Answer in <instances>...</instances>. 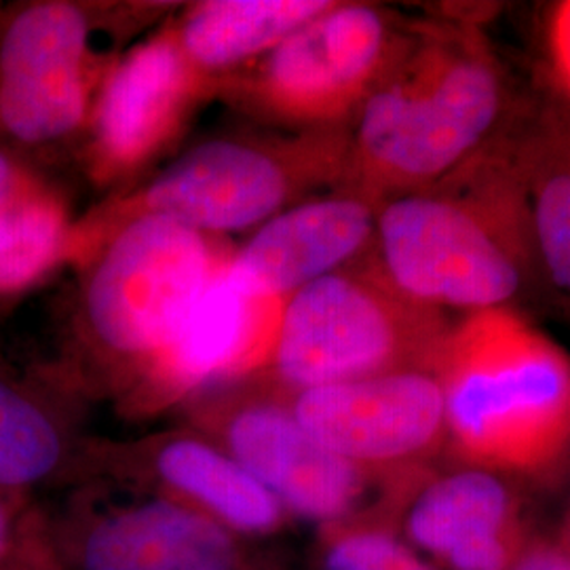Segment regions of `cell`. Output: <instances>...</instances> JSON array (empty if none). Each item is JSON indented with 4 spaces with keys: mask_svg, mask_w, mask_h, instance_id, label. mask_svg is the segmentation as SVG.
<instances>
[{
    "mask_svg": "<svg viewBox=\"0 0 570 570\" xmlns=\"http://www.w3.org/2000/svg\"><path fill=\"white\" fill-rule=\"evenodd\" d=\"M212 94L216 85L186 61L171 26L131 47L106 72L85 127L91 180L110 186L140 174Z\"/></svg>",
    "mask_w": 570,
    "mask_h": 570,
    "instance_id": "cell-11",
    "label": "cell"
},
{
    "mask_svg": "<svg viewBox=\"0 0 570 570\" xmlns=\"http://www.w3.org/2000/svg\"><path fill=\"white\" fill-rule=\"evenodd\" d=\"M298 423L360 468L389 473L428 456L446 435L435 370H395L287 395Z\"/></svg>",
    "mask_w": 570,
    "mask_h": 570,
    "instance_id": "cell-12",
    "label": "cell"
},
{
    "mask_svg": "<svg viewBox=\"0 0 570 570\" xmlns=\"http://www.w3.org/2000/svg\"><path fill=\"white\" fill-rule=\"evenodd\" d=\"M511 494L487 468L431 480L404 511L406 539L452 570H508Z\"/></svg>",
    "mask_w": 570,
    "mask_h": 570,
    "instance_id": "cell-16",
    "label": "cell"
},
{
    "mask_svg": "<svg viewBox=\"0 0 570 570\" xmlns=\"http://www.w3.org/2000/svg\"><path fill=\"white\" fill-rule=\"evenodd\" d=\"M233 254L214 235L146 216L85 258L79 324L85 343L127 393L164 353Z\"/></svg>",
    "mask_w": 570,
    "mask_h": 570,
    "instance_id": "cell-6",
    "label": "cell"
},
{
    "mask_svg": "<svg viewBox=\"0 0 570 570\" xmlns=\"http://www.w3.org/2000/svg\"><path fill=\"white\" fill-rule=\"evenodd\" d=\"M510 570H570V558L553 548H539L530 551Z\"/></svg>",
    "mask_w": 570,
    "mask_h": 570,
    "instance_id": "cell-26",
    "label": "cell"
},
{
    "mask_svg": "<svg viewBox=\"0 0 570 570\" xmlns=\"http://www.w3.org/2000/svg\"><path fill=\"white\" fill-rule=\"evenodd\" d=\"M94 9L68 0L26 4L0 32V134L21 146L82 131L100 91Z\"/></svg>",
    "mask_w": 570,
    "mask_h": 570,
    "instance_id": "cell-10",
    "label": "cell"
},
{
    "mask_svg": "<svg viewBox=\"0 0 570 570\" xmlns=\"http://www.w3.org/2000/svg\"><path fill=\"white\" fill-rule=\"evenodd\" d=\"M446 433L482 468L537 469L570 442V360L511 306L468 313L435 367Z\"/></svg>",
    "mask_w": 570,
    "mask_h": 570,
    "instance_id": "cell-3",
    "label": "cell"
},
{
    "mask_svg": "<svg viewBox=\"0 0 570 570\" xmlns=\"http://www.w3.org/2000/svg\"><path fill=\"white\" fill-rule=\"evenodd\" d=\"M42 513L26 497L0 490V570H9L41 527Z\"/></svg>",
    "mask_w": 570,
    "mask_h": 570,
    "instance_id": "cell-22",
    "label": "cell"
},
{
    "mask_svg": "<svg viewBox=\"0 0 570 570\" xmlns=\"http://www.w3.org/2000/svg\"><path fill=\"white\" fill-rule=\"evenodd\" d=\"M508 136L539 275L570 301V112Z\"/></svg>",
    "mask_w": 570,
    "mask_h": 570,
    "instance_id": "cell-18",
    "label": "cell"
},
{
    "mask_svg": "<svg viewBox=\"0 0 570 570\" xmlns=\"http://www.w3.org/2000/svg\"><path fill=\"white\" fill-rule=\"evenodd\" d=\"M508 104L503 70L480 32L419 28L348 127L341 188L383 204L440 183L503 131Z\"/></svg>",
    "mask_w": 570,
    "mask_h": 570,
    "instance_id": "cell-2",
    "label": "cell"
},
{
    "mask_svg": "<svg viewBox=\"0 0 570 570\" xmlns=\"http://www.w3.org/2000/svg\"><path fill=\"white\" fill-rule=\"evenodd\" d=\"M379 207L346 188L292 205L261 226L226 268L249 296L285 303L301 287L374 252Z\"/></svg>",
    "mask_w": 570,
    "mask_h": 570,
    "instance_id": "cell-15",
    "label": "cell"
},
{
    "mask_svg": "<svg viewBox=\"0 0 570 570\" xmlns=\"http://www.w3.org/2000/svg\"><path fill=\"white\" fill-rule=\"evenodd\" d=\"M449 320L395 289L374 252L294 292L265 364L247 379L296 395L395 370H435Z\"/></svg>",
    "mask_w": 570,
    "mask_h": 570,
    "instance_id": "cell-5",
    "label": "cell"
},
{
    "mask_svg": "<svg viewBox=\"0 0 570 570\" xmlns=\"http://www.w3.org/2000/svg\"><path fill=\"white\" fill-rule=\"evenodd\" d=\"M9 570H60L56 556L51 550V541L47 530L35 534V539L28 543L26 551L21 553L20 560Z\"/></svg>",
    "mask_w": 570,
    "mask_h": 570,
    "instance_id": "cell-25",
    "label": "cell"
},
{
    "mask_svg": "<svg viewBox=\"0 0 570 570\" xmlns=\"http://www.w3.org/2000/svg\"><path fill=\"white\" fill-rule=\"evenodd\" d=\"M85 490L47 520L60 570H256L245 541L202 511L134 484Z\"/></svg>",
    "mask_w": 570,
    "mask_h": 570,
    "instance_id": "cell-9",
    "label": "cell"
},
{
    "mask_svg": "<svg viewBox=\"0 0 570 570\" xmlns=\"http://www.w3.org/2000/svg\"><path fill=\"white\" fill-rule=\"evenodd\" d=\"M332 4L334 0H209L190 7L171 30L186 61L218 89V82L265 58Z\"/></svg>",
    "mask_w": 570,
    "mask_h": 570,
    "instance_id": "cell-17",
    "label": "cell"
},
{
    "mask_svg": "<svg viewBox=\"0 0 570 570\" xmlns=\"http://www.w3.org/2000/svg\"><path fill=\"white\" fill-rule=\"evenodd\" d=\"M374 261L395 289L440 311L505 308L541 279L510 136L440 183L385 199Z\"/></svg>",
    "mask_w": 570,
    "mask_h": 570,
    "instance_id": "cell-1",
    "label": "cell"
},
{
    "mask_svg": "<svg viewBox=\"0 0 570 570\" xmlns=\"http://www.w3.org/2000/svg\"><path fill=\"white\" fill-rule=\"evenodd\" d=\"M416 32L367 2H334L265 58L218 82L247 112L301 131L348 127Z\"/></svg>",
    "mask_w": 570,
    "mask_h": 570,
    "instance_id": "cell-7",
    "label": "cell"
},
{
    "mask_svg": "<svg viewBox=\"0 0 570 570\" xmlns=\"http://www.w3.org/2000/svg\"><path fill=\"white\" fill-rule=\"evenodd\" d=\"M320 570H433L397 534L379 527H330Z\"/></svg>",
    "mask_w": 570,
    "mask_h": 570,
    "instance_id": "cell-21",
    "label": "cell"
},
{
    "mask_svg": "<svg viewBox=\"0 0 570 570\" xmlns=\"http://www.w3.org/2000/svg\"><path fill=\"white\" fill-rule=\"evenodd\" d=\"M548 53L553 81L570 102V0L556 2L550 11Z\"/></svg>",
    "mask_w": 570,
    "mask_h": 570,
    "instance_id": "cell-23",
    "label": "cell"
},
{
    "mask_svg": "<svg viewBox=\"0 0 570 570\" xmlns=\"http://www.w3.org/2000/svg\"><path fill=\"white\" fill-rule=\"evenodd\" d=\"M247 381L199 400L193 406L195 428L247 469L292 518L341 524L383 473L320 444L294 416L287 395Z\"/></svg>",
    "mask_w": 570,
    "mask_h": 570,
    "instance_id": "cell-8",
    "label": "cell"
},
{
    "mask_svg": "<svg viewBox=\"0 0 570 570\" xmlns=\"http://www.w3.org/2000/svg\"><path fill=\"white\" fill-rule=\"evenodd\" d=\"M346 157L348 127L199 144L153 180L91 209L72 230L70 263H81L110 233L146 216L214 237L263 226L311 193L341 188Z\"/></svg>",
    "mask_w": 570,
    "mask_h": 570,
    "instance_id": "cell-4",
    "label": "cell"
},
{
    "mask_svg": "<svg viewBox=\"0 0 570 570\" xmlns=\"http://www.w3.org/2000/svg\"><path fill=\"white\" fill-rule=\"evenodd\" d=\"M228 263V261H226ZM220 266L180 332L127 393L136 410H157L214 385L247 379L268 357L284 303L249 296Z\"/></svg>",
    "mask_w": 570,
    "mask_h": 570,
    "instance_id": "cell-14",
    "label": "cell"
},
{
    "mask_svg": "<svg viewBox=\"0 0 570 570\" xmlns=\"http://www.w3.org/2000/svg\"><path fill=\"white\" fill-rule=\"evenodd\" d=\"M72 230L60 197L45 186L0 207V296L20 294L70 263Z\"/></svg>",
    "mask_w": 570,
    "mask_h": 570,
    "instance_id": "cell-20",
    "label": "cell"
},
{
    "mask_svg": "<svg viewBox=\"0 0 570 570\" xmlns=\"http://www.w3.org/2000/svg\"><path fill=\"white\" fill-rule=\"evenodd\" d=\"M96 468L117 482L165 494L202 511L242 539H263L287 527L282 503L225 449L202 431L180 429L96 450Z\"/></svg>",
    "mask_w": 570,
    "mask_h": 570,
    "instance_id": "cell-13",
    "label": "cell"
},
{
    "mask_svg": "<svg viewBox=\"0 0 570 570\" xmlns=\"http://www.w3.org/2000/svg\"><path fill=\"white\" fill-rule=\"evenodd\" d=\"M70 442L41 400L0 376V490L26 497L70 465Z\"/></svg>",
    "mask_w": 570,
    "mask_h": 570,
    "instance_id": "cell-19",
    "label": "cell"
},
{
    "mask_svg": "<svg viewBox=\"0 0 570 570\" xmlns=\"http://www.w3.org/2000/svg\"><path fill=\"white\" fill-rule=\"evenodd\" d=\"M42 186L23 165L4 148H0V207L13 204Z\"/></svg>",
    "mask_w": 570,
    "mask_h": 570,
    "instance_id": "cell-24",
    "label": "cell"
}]
</instances>
